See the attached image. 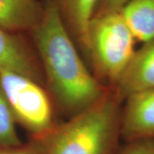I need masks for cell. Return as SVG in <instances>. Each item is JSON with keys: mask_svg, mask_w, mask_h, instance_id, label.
I'll list each match as a JSON object with an SVG mask.
<instances>
[{"mask_svg": "<svg viewBox=\"0 0 154 154\" xmlns=\"http://www.w3.org/2000/svg\"><path fill=\"white\" fill-rule=\"evenodd\" d=\"M32 31L49 90L64 112L74 116L106 94L82 59L54 0Z\"/></svg>", "mask_w": 154, "mask_h": 154, "instance_id": "6da1fadb", "label": "cell"}, {"mask_svg": "<svg viewBox=\"0 0 154 154\" xmlns=\"http://www.w3.org/2000/svg\"><path fill=\"white\" fill-rule=\"evenodd\" d=\"M118 105L105 94L98 102L57 126L45 138V154H112L120 134Z\"/></svg>", "mask_w": 154, "mask_h": 154, "instance_id": "7a4b0ae2", "label": "cell"}, {"mask_svg": "<svg viewBox=\"0 0 154 154\" xmlns=\"http://www.w3.org/2000/svg\"><path fill=\"white\" fill-rule=\"evenodd\" d=\"M135 40L121 11L96 14L88 30L89 58L102 76L116 83L135 52Z\"/></svg>", "mask_w": 154, "mask_h": 154, "instance_id": "3957f363", "label": "cell"}, {"mask_svg": "<svg viewBox=\"0 0 154 154\" xmlns=\"http://www.w3.org/2000/svg\"><path fill=\"white\" fill-rule=\"evenodd\" d=\"M0 88L17 122L33 139H45L55 129L49 97L40 83L20 73L1 69Z\"/></svg>", "mask_w": 154, "mask_h": 154, "instance_id": "277c9868", "label": "cell"}, {"mask_svg": "<svg viewBox=\"0 0 154 154\" xmlns=\"http://www.w3.org/2000/svg\"><path fill=\"white\" fill-rule=\"evenodd\" d=\"M120 122L127 141L154 139V88L129 94Z\"/></svg>", "mask_w": 154, "mask_h": 154, "instance_id": "5b68a950", "label": "cell"}, {"mask_svg": "<svg viewBox=\"0 0 154 154\" xmlns=\"http://www.w3.org/2000/svg\"><path fill=\"white\" fill-rule=\"evenodd\" d=\"M118 95L129 94L154 88V38L135 51L124 72L116 82Z\"/></svg>", "mask_w": 154, "mask_h": 154, "instance_id": "8992f818", "label": "cell"}, {"mask_svg": "<svg viewBox=\"0 0 154 154\" xmlns=\"http://www.w3.org/2000/svg\"><path fill=\"white\" fill-rule=\"evenodd\" d=\"M17 72L43 83V72L25 42L17 34L0 28V70Z\"/></svg>", "mask_w": 154, "mask_h": 154, "instance_id": "52a82bcc", "label": "cell"}, {"mask_svg": "<svg viewBox=\"0 0 154 154\" xmlns=\"http://www.w3.org/2000/svg\"><path fill=\"white\" fill-rule=\"evenodd\" d=\"M72 36L89 57L88 30L99 0H54Z\"/></svg>", "mask_w": 154, "mask_h": 154, "instance_id": "ba28073f", "label": "cell"}, {"mask_svg": "<svg viewBox=\"0 0 154 154\" xmlns=\"http://www.w3.org/2000/svg\"><path fill=\"white\" fill-rule=\"evenodd\" d=\"M44 11L38 0H0V28L11 33L33 30Z\"/></svg>", "mask_w": 154, "mask_h": 154, "instance_id": "9c48e42d", "label": "cell"}, {"mask_svg": "<svg viewBox=\"0 0 154 154\" xmlns=\"http://www.w3.org/2000/svg\"><path fill=\"white\" fill-rule=\"evenodd\" d=\"M120 11L135 39L154 38V0H128Z\"/></svg>", "mask_w": 154, "mask_h": 154, "instance_id": "30bf717a", "label": "cell"}, {"mask_svg": "<svg viewBox=\"0 0 154 154\" xmlns=\"http://www.w3.org/2000/svg\"><path fill=\"white\" fill-rule=\"evenodd\" d=\"M17 119L8 100L0 88V148L22 144L17 131Z\"/></svg>", "mask_w": 154, "mask_h": 154, "instance_id": "8fae6325", "label": "cell"}, {"mask_svg": "<svg viewBox=\"0 0 154 154\" xmlns=\"http://www.w3.org/2000/svg\"><path fill=\"white\" fill-rule=\"evenodd\" d=\"M45 139H33L31 142L18 146L0 148V154H45Z\"/></svg>", "mask_w": 154, "mask_h": 154, "instance_id": "7c38bea8", "label": "cell"}, {"mask_svg": "<svg viewBox=\"0 0 154 154\" xmlns=\"http://www.w3.org/2000/svg\"><path fill=\"white\" fill-rule=\"evenodd\" d=\"M122 154H154V139L130 141Z\"/></svg>", "mask_w": 154, "mask_h": 154, "instance_id": "4fadbf2b", "label": "cell"}, {"mask_svg": "<svg viewBox=\"0 0 154 154\" xmlns=\"http://www.w3.org/2000/svg\"><path fill=\"white\" fill-rule=\"evenodd\" d=\"M128 1V0H99L96 14L121 11L122 8L125 5Z\"/></svg>", "mask_w": 154, "mask_h": 154, "instance_id": "5bb4252c", "label": "cell"}]
</instances>
